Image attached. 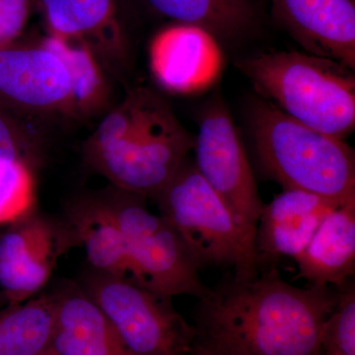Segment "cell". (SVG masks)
Instances as JSON below:
<instances>
[{"mask_svg":"<svg viewBox=\"0 0 355 355\" xmlns=\"http://www.w3.org/2000/svg\"><path fill=\"white\" fill-rule=\"evenodd\" d=\"M338 292L292 286L275 268L210 288L196 312L197 342L226 355H320Z\"/></svg>","mask_w":355,"mask_h":355,"instance_id":"1","label":"cell"},{"mask_svg":"<svg viewBox=\"0 0 355 355\" xmlns=\"http://www.w3.org/2000/svg\"><path fill=\"white\" fill-rule=\"evenodd\" d=\"M193 148L195 137L168 105L154 93L137 90L105 116L87 151L91 164L121 191L156 198Z\"/></svg>","mask_w":355,"mask_h":355,"instance_id":"2","label":"cell"},{"mask_svg":"<svg viewBox=\"0 0 355 355\" xmlns=\"http://www.w3.org/2000/svg\"><path fill=\"white\" fill-rule=\"evenodd\" d=\"M238 69L266 101L293 120L338 139L355 127L354 70L300 51H272L244 58Z\"/></svg>","mask_w":355,"mask_h":355,"instance_id":"3","label":"cell"},{"mask_svg":"<svg viewBox=\"0 0 355 355\" xmlns=\"http://www.w3.org/2000/svg\"><path fill=\"white\" fill-rule=\"evenodd\" d=\"M250 125L261 169L284 190L340 205L354 202V153L345 140L293 120L266 100L254 103Z\"/></svg>","mask_w":355,"mask_h":355,"instance_id":"4","label":"cell"},{"mask_svg":"<svg viewBox=\"0 0 355 355\" xmlns=\"http://www.w3.org/2000/svg\"><path fill=\"white\" fill-rule=\"evenodd\" d=\"M155 198L160 216L176 230L198 270L233 268L237 280L259 275L253 243L195 165L186 162Z\"/></svg>","mask_w":355,"mask_h":355,"instance_id":"5","label":"cell"},{"mask_svg":"<svg viewBox=\"0 0 355 355\" xmlns=\"http://www.w3.org/2000/svg\"><path fill=\"white\" fill-rule=\"evenodd\" d=\"M83 291L95 303L133 355H191L195 324L162 297L132 279L91 270Z\"/></svg>","mask_w":355,"mask_h":355,"instance_id":"6","label":"cell"},{"mask_svg":"<svg viewBox=\"0 0 355 355\" xmlns=\"http://www.w3.org/2000/svg\"><path fill=\"white\" fill-rule=\"evenodd\" d=\"M123 193L101 202L123 235L137 284L165 298L207 296L210 287L171 224L149 211L141 197Z\"/></svg>","mask_w":355,"mask_h":355,"instance_id":"7","label":"cell"},{"mask_svg":"<svg viewBox=\"0 0 355 355\" xmlns=\"http://www.w3.org/2000/svg\"><path fill=\"white\" fill-rule=\"evenodd\" d=\"M193 149L196 169L225 202L254 244L265 203L241 137L223 102H212L202 112Z\"/></svg>","mask_w":355,"mask_h":355,"instance_id":"8","label":"cell"},{"mask_svg":"<svg viewBox=\"0 0 355 355\" xmlns=\"http://www.w3.org/2000/svg\"><path fill=\"white\" fill-rule=\"evenodd\" d=\"M149 62L156 81L176 94H195L216 83L223 67L217 39L198 26H169L154 37Z\"/></svg>","mask_w":355,"mask_h":355,"instance_id":"9","label":"cell"},{"mask_svg":"<svg viewBox=\"0 0 355 355\" xmlns=\"http://www.w3.org/2000/svg\"><path fill=\"white\" fill-rule=\"evenodd\" d=\"M340 207L314 193L284 190L266 203L259 217L254 248L258 266L295 259L329 214Z\"/></svg>","mask_w":355,"mask_h":355,"instance_id":"10","label":"cell"},{"mask_svg":"<svg viewBox=\"0 0 355 355\" xmlns=\"http://www.w3.org/2000/svg\"><path fill=\"white\" fill-rule=\"evenodd\" d=\"M58 237L48 221L29 216L0 237V286L11 304L46 286L62 245Z\"/></svg>","mask_w":355,"mask_h":355,"instance_id":"11","label":"cell"},{"mask_svg":"<svg viewBox=\"0 0 355 355\" xmlns=\"http://www.w3.org/2000/svg\"><path fill=\"white\" fill-rule=\"evenodd\" d=\"M273 11L307 53L354 70V0H272Z\"/></svg>","mask_w":355,"mask_h":355,"instance_id":"12","label":"cell"},{"mask_svg":"<svg viewBox=\"0 0 355 355\" xmlns=\"http://www.w3.org/2000/svg\"><path fill=\"white\" fill-rule=\"evenodd\" d=\"M0 93L26 108L72 109L71 83L64 62L44 48H0Z\"/></svg>","mask_w":355,"mask_h":355,"instance_id":"13","label":"cell"},{"mask_svg":"<svg viewBox=\"0 0 355 355\" xmlns=\"http://www.w3.org/2000/svg\"><path fill=\"white\" fill-rule=\"evenodd\" d=\"M53 298V354L133 355L83 289L65 287Z\"/></svg>","mask_w":355,"mask_h":355,"instance_id":"14","label":"cell"},{"mask_svg":"<svg viewBox=\"0 0 355 355\" xmlns=\"http://www.w3.org/2000/svg\"><path fill=\"white\" fill-rule=\"evenodd\" d=\"M296 279L309 286H343L355 272V200L336 207L296 257Z\"/></svg>","mask_w":355,"mask_h":355,"instance_id":"15","label":"cell"},{"mask_svg":"<svg viewBox=\"0 0 355 355\" xmlns=\"http://www.w3.org/2000/svg\"><path fill=\"white\" fill-rule=\"evenodd\" d=\"M70 229L67 236L83 245L93 270L137 282L123 235L101 200L80 205L72 214Z\"/></svg>","mask_w":355,"mask_h":355,"instance_id":"16","label":"cell"},{"mask_svg":"<svg viewBox=\"0 0 355 355\" xmlns=\"http://www.w3.org/2000/svg\"><path fill=\"white\" fill-rule=\"evenodd\" d=\"M55 331L53 294L11 304L0 313V355H51Z\"/></svg>","mask_w":355,"mask_h":355,"instance_id":"17","label":"cell"},{"mask_svg":"<svg viewBox=\"0 0 355 355\" xmlns=\"http://www.w3.org/2000/svg\"><path fill=\"white\" fill-rule=\"evenodd\" d=\"M161 15L180 24L198 26L216 39H235L249 32L257 15L249 0H147Z\"/></svg>","mask_w":355,"mask_h":355,"instance_id":"18","label":"cell"},{"mask_svg":"<svg viewBox=\"0 0 355 355\" xmlns=\"http://www.w3.org/2000/svg\"><path fill=\"white\" fill-rule=\"evenodd\" d=\"M42 46L58 55L67 67L71 83L72 110L97 108L105 98V81L89 46L78 40L55 35L44 40Z\"/></svg>","mask_w":355,"mask_h":355,"instance_id":"19","label":"cell"},{"mask_svg":"<svg viewBox=\"0 0 355 355\" xmlns=\"http://www.w3.org/2000/svg\"><path fill=\"white\" fill-rule=\"evenodd\" d=\"M55 36L81 40L100 34L113 23L114 0H43Z\"/></svg>","mask_w":355,"mask_h":355,"instance_id":"20","label":"cell"},{"mask_svg":"<svg viewBox=\"0 0 355 355\" xmlns=\"http://www.w3.org/2000/svg\"><path fill=\"white\" fill-rule=\"evenodd\" d=\"M34 205V179L26 161L0 164V224L29 216Z\"/></svg>","mask_w":355,"mask_h":355,"instance_id":"21","label":"cell"},{"mask_svg":"<svg viewBox=\"0 0 355 355\" xmlns=\"http://www.w3.org/2000/svg\"><path fill=\"white\" fill-rule=\"evenodd\" d=\"M324 323L320 355H355V287L347 282Z\"/></svg>","mask_w":355,"mask_h":355,"instance_id":"22","label":"cell"},{"mask_svg":"<svg viewBox=\"0 0 355 355\" xmlns=\"http://www.w3.org/2000/svg\"><path fill=\"white\" fill-rule=\"evenodd\" d=\"M27 14V0H0V46L19 34Z\"/></svg>","mask_w":355,"mask_h":355,"instance_id":"23","label":"cell"},{"mask_svg":"<svg viewBox=\"0 0 355 355\" xmlns=\"http://www.w3.org/2000/svg\"><path fill=\"white\" fill-rule=\"evenodd\" d=\"M18 160L25 161L21 156L19 144L10 128L0 118V164Z\"/></svg>","mask_w":355,"mask_h":355,"instance_id":"24","label":"cell"},{"mask_svg":"<svg viewBox=\"0 0 355 355\" xmlns=\"http://www.w3.org/2000/svg\"><path fill=\"white\" fill-rule=\"evenodd\" d=\"M191 355H226L223 352H219L218 349H214L209 345H205V343H196L195 349Z\"/></svg>","mask_w":355,"mask_h":355,"instance_id":"25","label":"cell"},{"mask_svg":"<svg viewBox=\"0 0 355 355\" xmlns=\"http://www.w3.org/2000/svg\"><path fill=\"white\" fill-rule=\"evenodd\" d=\"M2 302V295H0V304H1Z\"/></svg>","mask_w":355,"mask_h":355,"instance_id":"26","label":"cell"},{"mask_svg":"<svg viewBox=\"0 0 355 355\" xmlns=\"http://www.w3.org/2000/svg\"><path fill=\"white\" fill-rule=\"evenodd\" d=\"M51 355H55V354H51Z\"/></svg>","mask_w":355,"mask_h":355,"instance_id":"27","label":"cell"}]
</instances>
